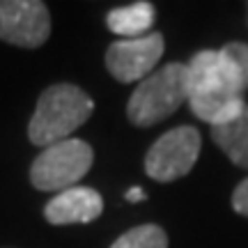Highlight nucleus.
Instances as JSON below:
<instances>
[{
    "mask_svg": "<svg viewBox=\"0 0 248 248\" xmlns=\"http://www.w3.org/2000/svg\"><path fill=\"white\" fill-rule=\"evenodd\" d=\"M186 90L193 115L212 126L232 122L246 108L239 71L223 48L193 55L186 64Z\"/></svg>",
    "mask_w": 248,
    "mask_h": 248,
    "instance_id": "f257e3e1",
    "label": "nucleus"
},
{
    "mask_svg": "<svg viewBox=\"0 0 248 248\" xmlns=\"http://www.w3.org/2000/svg\"><path fill=\"white\" fill-rule=\"evenodd\" d=\"M94 101L85 90L71 83H58L42 92L35 115L28 126V138L37 147H51L67 140L80 124L90 120Z\"/></svg>",
    "mask_w": 248,
    "mask_h": 248,
    "instance_id": "f03ea898",
    "label": "nucleus"
},
{
    "mask_svg": "<svg viewBox=\"0 0 248 248\" xmlns=\"http://www.w3.org/2000/svg\"><path fill=\"white\" fill-rule=\"evenodd\" d=\"M166 51L161 32H150L138 39H120L108 46L106 67L120 83H136L147 78Z\"/></svg>",
    "mask_w": 248,
    "mask_h": 248,
    "instance_id": "0eeeda50",
    "label": "nucleus"
},
{
    "mask_svg": "<svg viewBox=\"0 0 248 248\" xmlns=\"http://www.w3.org/2000/svg\"><path fill=\"white\" fill-rule=\"evenodd\" d=\"M104 212L101 195L90 186H71L48 200L44 216L53 225H71V223H92Z\"/></svg>",
    "mask_w": 248,
    "mask_h": 248,
    "instance_id": "6e6552de",
    "label": "nucleus"
},
{
    "mask_svg": "<svg viewBox=\"0 0 248 248\" xmlns=\"http://www.w3.org/2000/svg\"><path fill=\"white\" fill-rule=\"evenodd\" d=\"M232 207H234L237 214L248 218V177L234 188V193H232Z\"/></svg>",
    "mask_w": 248,
    "mask_h": 248,
    "instance_id": "ddd939ff",
    "label": "nucleus"
},
{
    "mask_svg": "<svg viewBox=\"0 0 248 248\" xmlns=\"http://www.w3.org/2000/svg\"><path fill=\"white\" fill-rule=\"evenodd\" d=\"M212 138L234 166L248 170V106L232 122L212 126Z\"/></svg>",
    "mask_w": 248,
    "mask_h": 248,
    "instance_id": "9d476101",
    "label": "nucleus"
},
{
    "mask_svg": "<svg viewBox=\"0 0 248 248\" xmlns=\"http://www.w3.org/2000/svg\"><path fill=\"white\" fill-rule=\"evenodd\" d=\"M94 163V152L88 142L78 138H67L44 147L30 168V182L39 191L62 193L76 186Z\"/></svg>",
    "mask_w": 248,
    "mask_h": 248,
    "instance_id": "20e7f679",
    "label": "nucleus"
},
{
    "mask_svg": "<svg viewBox=\"0 0 248 248\" xmlns=\"http://www.w3.org/2000/svg\"><path fill=\"white\" fill-rule=\"evenodd\" d=\"M108 30L120 35L122 39H138L150 35V28L154 23V5L152 2H131L124 7L113 9L106 16Z\"/></svg>",
    "mask_w": 248,
    "mask_h": 248,
    "instance_id": "1a4fd4ad",
    "label": "nucleus"
},
{
    "mask_svg": "<svg viewBox=\"0 0 248 248\" xmlns=\"http://www.w3.org/2000/svg\"><path fill=\"white\" fill-rule=\"evenodd\" d=\"M223 51L228 53L234 67L239 71V78H241V85L244 90L248 88V44H241V42H232V44L223 46Z\"/></svg>",
    "mask_w": 248,
    "mask_h": 248,
    "instance_id": "f8f14e48",
    "label": "nucleus"
},
{
    "mask_svg": "<svg viewBox=\"0 0 248 248\" xmlns=\"http://www.w3.org/2000/svg\"><path fill=\"white\" fill-rule=\"evenodd\" d=\"M200 133L195 126H175L154 142L145 156V172L154 182H175L191 172L200 156Z\"/></svg>",
    "mask_w": 248,
    "mask_h": 248,
    "instance_id": "39448f33",
    "label": "nucleus"
},
{
    "mask_svg": "<svg viewBox=\"0 0 248 248\" xmlns=\"http://www.w3.org/2000/svg\"><path fill=\"white\" fill-rule=\"evenodd\" d=\"M51 35V16L39 0H0V39L37 48Z\"/></svg>",
    "mask_w": 248,
    "mask_h": 248,
    "instance_id": "423d86ee",
    "label": "nucleus"
},
{
    "mask_svg": "<svg viewBox=\"0 0 248 248\" xmlns=\"http://www.w3.org/2000/svg\"><path fill=\"white\" fill-rule=\"evenodd\" d=\"M126 200H129V202H140V200H145V193H142V188H138V186L129 188V191H126Z\"/></svg>",
    "mask_w": 248,
    "mask_h": 248,
    "instance_id": "4468645a",
    "label": "nucleus"
},
{
    "mask_svg": "<svg viewBox=\"0 0 248 248\" xmlns=\"http://www.w3.org/2000/svg\"><path fill=\"white\" fill-rule=\"evenodd\" d=\"M110 248H168V234L163 228L147 223L124 232Z\"/></svg>",
    "mask_w": 248,
    "mask_h": 248,
    "instance_id": "9b49d317",
    "label": "nucleus"
},
{
    "mask_svg": "<svg viewBox=\"0 0 248 248\" xmlns=\"http://www.w3.org/2000/svg\"><path fill=\"white\" fill-rule=\"evenodd\" d=\"M186 97V64L170 62L138 83L126 104V115L136 126H152L172 115Z\"/></svg>",
    "mask_w": 248,
    "mask_h": 248,
    "instance_id": "7ed1b4c3",
    "label": "nucleus"
}]
</instances>
